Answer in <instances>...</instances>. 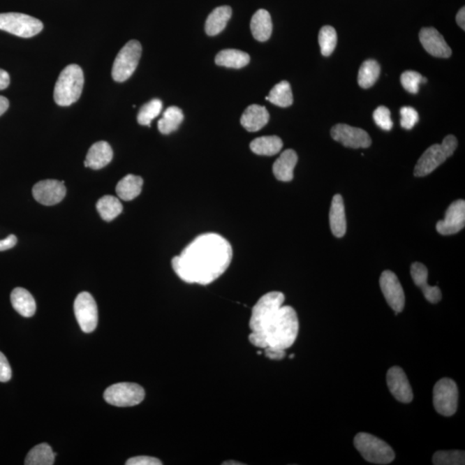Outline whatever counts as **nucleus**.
I'll return each mask as SVG.
<instances>
[{"instance_id":"f257e3e1","label":"nucleus","mask_w":465,"mask_h":465,"mask_svg":"<svg viewBox=\"0 0 465 465\" xmlns=\"http://www.w3.org/2000/svg\"><path fill=\"white\" fill-rule=\"evenodd\" d=\"M232 258L230 243L217 234L199 235L172 258L173 270L180 279L202 286L220 278L230 267Z\"/></svg>"},{"instance_id":"f03ea898","label":"nucleus","mask_w":465,"mask_h":465,"mask_svg":"<svg viewBox=\"0 0 465 465\" xmlns=\"http://www.w3.org/2000/svg\"><path fill=\"white\" fill-rule=\"evenodd\" d=\"M298 331L296 310L290 306H282L265 325L263 330L251 333L249 341L257 348L286 350L296 341Z\"/></svg>"},{"instance_id":"7ed1b4c3","label":"nucleus","mask_w":465,"mask_h":465,"mask_svg":"<svg viewBox=\"0 0 465 465\" xmlns=\"http://www.w3.org/2000/svg\"><path fill=\"white\" fill-rule=\"evenodd\" d=\"M82 68L76 64L66 66L55 84L54 98L60 106H70L80 98L84 87Z\"/></svg>"},{"instance_id":"20e7f679","label":"nucleus","mask_w":465,"mask_h":465,"mask_svg":"<svg viewBox=\"0 0 465 465\" xmlns=\"http://www.w3.org/2000/svg\"><path fill=\"white\" fill-rule=\"evenodd\" d=\"M457 147V140L455 136L452 135L445 136L441 144H434L424 152L417 162L413 175L415 177H425L430 175L452 156Z\"/></svg>"},{"instance_id":"39448f33","label":"nucleus","mask_w":465,"mask_h":465,"mask_svg":"<svg viewBox=\"0 0 465 465\" xmlns=\"http://www.w3.org/2000/svg\"><path fill=\"white\" fill-rule=\"evenodd\" d=\"M354 446L369 463L389 464L396 457L390 445L370 434H357L354 438Z\"/></svg>"},{"instance_id":"423d86ee","label":"nucleus","mask_w":465,"mask_h":465,"mask_svg":"<svg viewBox=\"0 0 465 465\" xmlns=\"http://www.w3.org/2000/svg\"><path fill=\"white\" fill-rule=\"evenodd\" d=\"M141 43L129 40L117 55L112 68V78L117 82H124L135 73L142 57Z\"/></svg>"},{"instance_id":"0eeeda50","label":"nucleus","mask_w":465,"mask_h":465,"mask_svg":"<svg viewBox=\"0 0 465 465\" xmlns=\"http://www.w3.org/2000/svg\"><path fill=\"white\" fill-rule=\"evenodd\" d=\"M43 24L38 18L17 13L0 14V29L20 36L29 38L43 31Z\"/></svg>"},{"instance_id":"6e6552de","label":"nucleus","mask_w":465,"mask_h":465,"mask_svg":"<svg viewBox=\"0 0 465 465\" xmlns=\"http://www.w3.org/2000/svg\"><path fill=\"white\" fill-rule=\"evenodd\" d=\"M284 295L279 291H272L260 297L254 305L251 316L249 326L252 332H261L265 325L282 307Z\"/></svg>"},{"instance_id":"1a4fd4ad","label":"nucleus","mask_w":465,"mask_h":465,"mask_svg":"<svg viewBox=\"0 0 465 465\" xmlns=\"http://www.w3.org/2000/svg\"><path fill=\"white\" fill-rule=\"evenodd\" d=\"M103 398L116 407H133L144 400L145 390L136 383H119L107 388Z\"/></svg>"},{"instance_id":"9d476101","label":"nucleus","mask_w":465,"mask_h":465,"mask_svg":"<svg viewBox=\"0 0 465 465\" xmlns=\"http://www.w3.org/2000/svg\"><path fill=\"white\" fill-rule=\"evenodd\" d=\"M459 389L451 378H442L434 388V406L439 415L452 416L457 412Z\"/></svg>"},{"instance_id":"9b49d317","label":"nucleus","mask_w":465,"mask_h":465,"mask_svg":"<svg viewBox=\"0 0 465 465\" xmlns=\"http://www.w3.org/2000/svg\"><path fill=\"white\" fill-rule=\"evenodd\" d=\"M75 313L78 323L84 333H91L98 322V306L94 297L88 293H81L75 299Z\"/></svg>"},{"instance_id":"f8f14e48","label":"nucleus","mask_w":465,"mask_h":465,"mask_svg":"<svg viewBox=\"0 0 465 465\" xmlns=\"http://www.w3.org/2000/svg\"><path fill=\"white\" fill-rule=\"evenodd\" d=\"M334 141L350 149H367L371 145V139L367 131L348 124H337L331 129Z\"/></svg>"},{"instance_id":"ddd939ff","label":"nucleus","mask_w":465,"mask_h":465,"mask_svg":"<svg viewBox=\"0 0 465 465\" xmlns=\"http://www.w3.org/2000/svg\"><path fill=\"white\" fill-rule=\"evenodd\" d=\"M379 283L388 304L396 312V315L401 313L405 306V295L397 275L390 271L383 272Z\"/></svg>"},{"instance_id":"4468645a","label":"nucleus","mask_w":465,"mask_h":465,"mask_svg":"<svg viewBox=\"0 0 465 465\" xmlns=\"http://www.w3.org/2000/svg\"><path fill=\"white\" fill-rule=\"evenodd\" d=\"M66 193L64 181L43 180L33 187V195L36 200L46 206L59 204L64 200Z\"/></svg>"},{"instance_id":"2eb2a0df","label":"nucleus","mask_w":465,"mask_h":465,"mask_svg":"<svg viewBox=\"0 0 465 465\" xmlns=\"http://www.w3.org/2000/svg\"><path fill=\"white\" fill-rule=\"evenodd\" d=\"M464 225L465 201L459 199L449 206L445 219L438 221L436 228L442 235H452L462 230Z\"/></svg>"},{"instance_id":"dca6fc26","label":"nucleus","mask_w":465,"mask_h":465,"mask_svg":"<svg viewBox=\"0 0 465 465\" xmlns=\"http://www.w3.org/2000/svg\"><path fill=\"white\" fill-rule=\"evenodd\" d=\"M387 383L390 393L398 401L409 404L413 398L411 383L399 367L390 368L387 372Z\"/></svg>"},{"instance_id":"f3484780","label":"nucleus","mask_w":465,"mask_h":465,"mask_svg":"<svg viewBox=\"0 0 465 465\" xmlns=\"http://www.w3.org/2000/svg\"><path fill=\"white\" fill-rule=\"evenodd\" d=\"M419 38L420 43L428 54L438 58L451 57V47L436 29L429 27L420 29Z\"/></svg>"},{"instance_id":"a211bd4d","label":"nucleus","mask_w":465,"mask_h":465,"mask_svg":"<svg viewBox=\"0 0 465 465\" xmlns=\"http://www.w3.org/2000/svg\"><path fill=\"white\" fill-rule=\"evenodd\" d=\"M411 276L413 282L422 290L424 296L431 304H437L442 299L441 289L437 286H430L427 283V268L422 263L415 262L411 267Z\"/></svg>"},{"instance_id":"6ab92c4d","label":"nucleus","mask_w":465,"mask_h":465,"mask_svg":"<svg viewBox=\"0 0 465 465\" xmlns=\"http://www.w3.org/2000/svg\"><path fill=\"white\" fill-rule=\"evenodd\" d=\"M113 151L106 142H98L90 147L84 161V167L99 170L106 167L112 161Z\"/></svg>"},{"instance_id":"aec40b11","label":"nucleus","mask_w":465,"mask_h":465,"mask_svg":"<svg viewBox=\"0 0 465 465\" xmlns=\"http://www.w3.org/2000/svg\"><path fill=\"white\" fill-rule=\"evenodd\" d=\"M270 119L265 106L252 105L246 109L241 118V124L247 131L257 132L264 128Z\"/></svg>"},{"instance_id":"412c9836","label":"nucleus","mask_w":465,"mask_h":465,"mask_svg":"<svg viewBox=\"0 0 465 465\" xmlns=\"http://www.w3.org/2000/svg\"><path fill=\"white\" fill-rule=\"evenodd\" d=\"M298 161L297 154L293 149H287L280 155L272 167L273 175L276 179L283 182H289L293 179L294 169Z\"/></svg>"},{"instance_id":"4be33fe9","label":"nucleus","mask_w":465,"mask_h":465,"mask_svg":"<svg viewBox=\"0 0 465 465\" xmlns=\"http://www.w3.org/2000/svg\"><path fill=\"white\" fill-rule=\"evenodd\" d=\"M330 223L332 232L335 237L341 238L346 235V219L344 201L341 195H335L332 200Z\"/></svg>"},{"instance_id":"5701e85b","label":"nucleus","mask_w":465,"mask_h":465,"mask_svg":"<svg viewBox=\"0 0 465 465\" xmlns=\"http://www.w3.org/2000/svg\"><path fill=\"white\" fill-rule=\"evenodd\" d=\"M250 26L253 38L257 40L265 42L271 38L272 22L271 15L267 10H258L251 20Z\"/></svg>"},{"instance_id":"b1692460","label":"nucleus","mask_w":465,"mask_h":465,"mask_svg":"<svg viewBox=\"0 0 465 465\" xmlns=\"http://www.w3.org/2000/svg\"><path fill=\"white\" fill-rule=\"evenodd\" d=\"M232 16L230 6H223L217 7L207 17L205 31L207 35L214 36L220 34L226 28L228 20Z\"/></svg>"},{"instance_id":"393cba45","label":"nucleus","mask_w":465,"mask_h":465,"mask_svg":"<svg viewBox=\"0 0 465 465\" xmlns=\"http://www.w3.org/2000/svg\"><path fill=\"white\" fill-rule=\"evenodd\" d=\"M10 302L13 308L24 317H31L35 315L36 304L34 297L24 288H16L10 295Z\"/></svg>"},{"instance_id":"a878e982","label":"nucleus","mask_w":465,"mask_h":465,"mask_svg":"<svg viewBox=\"0 0 465 465\" xmlns=\"http://www.w3.org/2000/svg\"><path fill=\"white\" fill-rule=\"evenodd\" d=\"M143 179L133 175L125 176L118 182L116 191L121 200L131 201L142 193Z\"/></svg>"},{"instance_id":"bb28decb","label":"nucleus","mask_w":465,"mask_h":465,"mask_svg":"<svg viewBox=\"0 0 465 465\" xmlns=\"http://www.w3.org/2000/svg\"><path fill=\"white\" fill-rule=\"evenodd\" d=\"M216 64L228 68L239 69L249 65L250 57L245 52L237 50H224L216 57Z\"/></svg>"},{"instance_id":"cd10ccee","label":"nucleus","mask_w":465,"mask_h":465,"mask_svg":"<svg viewBox=\"0 0 465 465\" xmlns=\"http://www.w3.org/2000/svg\"><path fill=\"white\" fill-rule=\"evenodd\" d=\"M283 141L276 135L262 136L254 139L250 144V149L254 154L272 156L279 154L283 149Z\"/></svg>"},{"instance_id":"c85d7f7f","label":"nucleus","mask_w":465,"mask_h":465,"mask_svg":"<svg viewBox=\"0 0 465 465\" xmlns=\"http://www.w3.org/2000/svg\"><path fill=\"white\" fill-rule=\"evenodd\" d=\"M182 110L177 106L168 107L163 113V117L158 121V131L163 135H169L179 128L184 121Z\"/></svg>"},{"instance_id":"c756f323","label":"nucleus","mask_w":465,"mask_h":465,"mask_svg":"<svg viewBox=\"0 0 465 465\" xmlns=\"http://www.w3.org/2000/svg\"><path fill=\"white\" fill-rule=\"evenodd\" d=\"M57 454L46 443L36 445L26 457V465H52L54 464V457Z\"/></svg>"},{"instance_id":"7c9ffc66","label":"nucleus","mask_w":465,"mask_h":465,"mask_svg":"<svg viewBox=\"0 0 465 465\" xmlns=\"http://www.w3.org/2000/svg\"><path fill=\"white\" fill-rule=\"evenodd\" d=\"M265 99L273 105L282 107V108L290 106L293 103V94L290 83L286 80H283L276 84Z\"/></svg>"},{"instance_id":"2f4dec72","label":"nucleus","mask_w":465,"mask_h":465,"mask_svg":"<svg viewBox=\"0 0 465 465\" xmlns=\"http://www.w3.org/2000/svg\"><path fill=\"white\" fill-rule=\"evenodd\" d=\"M380 66L375 60H367L360 66L359 75H357V83L360 87L367 89L376 82L380 75Z\"/></svg>"},{"instance_id":"473e14b6","label":"nucleus","mask_w":465,"mask_h":465,"mask_svg":"<svg viewBox=\"0 0 465 465\" xmlns=\"http://www.w3.org/2000/svg\"><path fill=\"white\" fill-rule=\"evenodd\" d=\"M97 209L103 220L110 221L123 212V205L119 199L113 195H105L98 201Z\"/></svg>"},{"instance_id":"72a5a7b5","label":"nucleus","mask_w":465,"mask_h":465,"mask_svg":"<svg viewBox=\"0 0 465 465\" xmlns=\"http://www.w3.org/2000/svg\"><path fill=\"white\" fill-rule=\"evenodd\" d=\"M162 108H163V103L160 99L154 98L145 103L139 110L138 116L139 124L149 127L154 118L160 115Z\"/></svg>"},{"instance_id":"f704fd0d","label":"nucleus","mask_w":465,"mask_h":465,"mask_svg":"<svg viewBox=\"0 0 465 465\" xmlns=\"http://www.w3.org/2000/svg\"><path fill=\"white\" fill-rule=\"evenodd\" d=\"M319 44L323 57H330L337 45V33L332 26H323L319 33Z\"/></svg>"},{"instance_id":"c9c22d12","label":"nucleus","mask_w":465,"mask_h":465,"mask_svg":"<svg viewBox=\"0 0 465 465\" xmlns=\"http://www.w3.org/2000/svg\"><path fill=\"white\" fill-rule=\"evenodd\" d=\"M464 452L441 451L434 454L433 463L435 465H462L465 461Z\"/></svg>"},{"instance_id":"e433bc0d","label":"nucleus","mask_w":465,"mask_h":465,"mask_svg":"<svg viewBox=\"0 0 465 465\" xmlns=\"http://www.w3.org/2000/svg\"><path fill=\"white\" fill-rule=\"evenodd\" d=\"M401 83L406 91L411 94H418L420 84L423 83V77L415 71H406L401 75Z\"/></svg>"},{"instance_id":"4c0bfd02","label":"nucleus","mask_w":465,"mask_h":465,"mask_svg":"<svg viewBox=\"0 0 465 465\" xmlns=\"http://www.w3.org/2000/svg\"><path fill=\"white\" fill-rule=\"evenodd\" d=\"M374 118L376 125L383 131H390L393 128L390 110L385 106H379L375 110Z\"/></svg>"},{"instance_id":"58836bf2","label":"nucleus","mask_w":465,"mask_h":465,"mask_svg":"<svg viewBox=\"0 0 465 465\" xmlns=\"http://www.w3.org/2000/svg\"><path fill=\"white\" fill-rule=\"evenodd\" d=\"M400 113L401 127L408 131L415 127V125L419 121V114L412 107H402Z\"/></svg>"},{"instance_id":"ea45409f","label":"nucleus","mask_w":465,"mask_h":465,"mask_svg":"<svg viewBox=\"0 0 465 465\" xmlns=\"http://www.w3.org/2000/svg\"><path fill=\"white\" fill-rule=\"evenodd\" d=\"M10 378H12V368L6 357L0 352V382H8Z\"/></svg>"},{"instance_id":"a19ab883","label":"nucleus","mask_w":465,"mask_h":465,"mask_svg":"<svg viewBox=\"0 0 465 465\" xmlns=\"http://www.w3.org/2000/svg\"><path fill=\"white\" fill-rule=\"evenodd\" d=\"M127 465H161L162 462L156 457L149 456H139L131 457L127 462Z\"/></svg>"},{"instance_id":"79ce46f5","label":"nucleus","mask_w":465,"mask_h":465,"mask_svg":"<svg viewBox=\"0 0 465 465\" xmlns=\"http://www.w3.org/2000/svg\"><path fill=\"white\" fill-rule=\"evenodd\" d=\"M265 354L268 359L272 360H282L286 356V350L274 348H265Z\"/></svg>"},{"instance_id":"37998d69","label":"nucleus","mask_w":465,"mask_h":465,"mask_svg":"<svg viewBox=\"0 0 465 465\" xmlns=\"http://www.w3.org/2000/svg\"><path fill=\"white\" fill-rule=\"evenodd\" d=\"M17 239L14 235H10L8 237L0 239V251H6L13 249L17 244Z\"/></svg>"},{"instance_id":"c03bdc74","label":"nucleus","mask_w":465,"mask_h":465,"mask_svg":"<svg viewBox=\"0 0 465 465\" xmlns=\"http://www.w3.org/2000/svg\"><path fill=\"white\" fill-rule=\"evenodd\" d=\"M10 82L9 73L5 70L0 69V91L8 87Z\"/></svg>"},{"instance_id":"a18cd8bd","label":"nucleus","mask_w":465,"mask_h":465,"mask_svg":"<svg viewBox=\"0 0 465 465\" xmlns=\"http://www.w3.org/2000/svg\"><path fill=\"white\" fill-rule=\"evenodd\" d=\"M456 20L457 24L459 25V27L464 31L465 29V8L464 7H462L459 10V12L457 13V16H456Z\"/></svg>"},{"instance_id":"49530a36","label":"nucleus","mask_w":465,"mask_h":465,"mask_svg":"<svg viewBox=\"0 0 465 465\" xmlns=\"http://www.w3.org/2000/svg\"><path fill=\"white\" fill-rule=\"evenodd\" d=\"M9 108V101L6 97L0 96V117Z\"/></svg>"},{"instance_id":"de8ad7c7","label":"nucleus","mask_w":465,"mask_h":465,"mask_svg":"<svg viewBox=\"0 0 465 465\" xmlns=\"http://www.w3.org/2000/svg\"><path fill=\"white\" fill-rule=\"evenodd\" d=\"M223 465H242L244 464L239 462H236V461H225L224 463L221 464Z\"/></svg>"},{"instance_id":"09e8293b","label":"nucleus","mask_w":465,"mask_h":465,"mask_svg":"<svg viewBox=\"0 0 465 465\" xmlns=\"http://www.w3.org/2000/svg\"><path fill=\"white\" fill-rule=\"evenodd\" d=\"M295 354H291V355L290 356V359L293 360Z\"/></svg>"},{"instance_id":"8fccbe9b","label":"nucleus","mask_w":465,"mask_h":465,"mask_svg":"<svg viewBox=\"0 0 465 465\" xmlns=\"http://www.w3.org/2000/svg\"><path fill=\"white\" fill-rule=\"evenodd\" d=\"M258 355H260V354H262V353L261 352H258Z\"/></svg>"}]
</instances>
